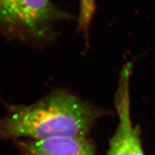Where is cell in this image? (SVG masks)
<instances>
[{
  "instance_id": "1",
  "label": "cell",
  "mask_w": 155,
  "mask_h": 155,
  "mask_svg": "<svg viewBox=\"0 0 155 155\" xmlns=\"http://www.w3.org/2000/svg\"><path fill=\"white\" fill-rule=\"evenodd\" d=\"M105 111L64 89L31 105H7L0 118V138L44 140L87 137Z\"/></svg>"
},
{
  "instance_id": "2",
  "label": "cell",
  "mask_w": 155,
  "mask_h": 155,
  "mask_svg": "<svg viewBox=\"0 0 155 155\" xmlns=\"http://www.w3.org/2000/svg\"><path fill=\"white\" fill-rule=\"evenodd\" d=\"M71 18L51 0H0V29L20 40L47 41L58 21Z\"/></svg>"
},
{
  "instance_id": "3",
  "label": "cell",
  "mask_w": 155,
  "mask_h": 155,
  "mask_svg": "<svg viewBox=\"0 0 155 155\" xmlns=\"http://www.w3.org/2000/svg\"><path fill=\"white\" fill-rule=\"evenodd\" d=\"M132 65L127 63L120 72L114 105L119 118L118 127L109 140L107 155H145L139 129L133 126L130 113L129 81Z\"/></svg>"
},
{
  "instance_id": "4",
  "label": "cell",
  "mask_w": 155,
  "mask_h": 155,
  "mask_svg": "<svg viewBox=\"0 0 155 155\" xmlns=\"http://www.w3.org/2000/svg\"><path fill=\"white\" fill-rule=\"evenodd\" d=\"M16 145L23 155H95L94 145L87 137L18 139Z\"/></svg>"
},
{
  "instance_id": "5",
  "label": "cell",
  "mask_w": 155,
  "mask_h": 155,
  "mask_svg": "<svg viewBox=\"0 0 155 155\" xmlns=\"http://www.w3.org/2000/svg\"><path fill=\"white\" fill-rule=\"evenodd\" d=\"M80 11L78 22V29L85 37L88 36L91 24L94 17L96 0H79Z\"/></svg>"
}]
</instances>
